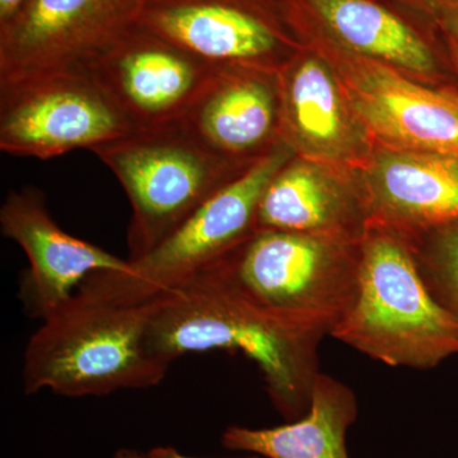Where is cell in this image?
<instances>
[{"label":"cell","mask_w":458,"mask_h":458,"mask_svg":"<svg viewBox=\"0 0 458 458\" xmlns=\"http://www.w3.org/2000/svg\"><path fill=\"white\" fill-rule=\"evenodd\" d=\"M152 302L150 345L165 361L190 352H241L260 369L283 417L298 420L309 411L321 337L262 309L216 267Z\"/></svg>","instance_id":"1"},{"label":"cell","mask_w":458,"mask_h":458,"mask_svg":"<svg viewBox=\"0 0 458 458\" xmlns=\"http://www.w3.org/2000/svg\"><path fill=\"white\" fill-rule=\"evenodd\" d=\"M152 312V301L123 304L77 291L30 337L25 394L101 397L158 386L171 364L150 345Z\"/></svg>","instance_id":"2"},{"label":"cell","mask_w":458,"mask_h":458,"mask_svg":"<svg viewBox=\"0 0 458 458\" xmlns=\"http://www.w3.org/2000/svg\"><path fill=\"white\" fill-rule=\"evenodd\" d=\"M331 336L390 367L432 369L458 354V321L428 288L408 241L372 225L357 293Z\"/></svg>","instance_id":"3"},{"label":"cell","mask_w":458,"mask_h":458,"mask_svg":"<svg viewBox=\"0 0 458 458\" xmlns=\"http://www.w3.org/2000/svg\"><path fill=\"white\" fill-rule=\"evenodd\" d=\"M348 245L346 236L256 231L214 267L262 309L324 339L357 293L361 245Z\"/></svg>","instance_id":"4"},{"label":"cell","mask_w":458,"mask_h":458,"mask_svg":"<svg viewBox=\"0 0 458 458\" xmlns=\"http://www.w3.org/2000/svg\"><path fill=\"white\" fill-rule=\"evenodd\" d=\"M92 152L131 200L128 260L150 251L245 171L234 172L233 162L208 149L181 123L135 129Z\"/></svg>","instance_id":"5"},{"label":"cell","mask_w":458,"mask_h":458,"mask_svg":"<svg viewBox=\"0 0 458 458\" xmlns=\"http://www.w3.org/2000/svg\"><path fill=\"white\" fill-rule=\"evenodd\" d=\"M291 159L279 144L219 189L176 231L131 262L125 274L95 273L80 291L123 304H144L210 269L254 236L265 189Z\"/></svg>","instance_id":"6"},{"label":"cell","mask_w":458,"mask_h":458,"mask_svg":"<svg viewBox=\"0 0 458 458\" xmlns=\"http://www.w3.org/2000/svg\"><path fill=\"white\" fill-rule=\"evenodd\" d=\"M84 68L0 77V149L50 159L134 131Z\"/></svg>","instance_id":"7"},{"label":"cell","mask_w":458,"mask_h":458,"mask_svg":"<svg viewBox=\"0 0 458 458\" xmlns=\"http://www.w3.org/2000/svg\"><path fill=\"white\" fill-rule=\"evenodd\" d=\"M135 129L180 123L219 66L137 22L83 66Z\"/></svg>","instance_id":"8"},{"label":"cell","mask_w":458,"mask_h":458,"mask_svg":"<svg viewBox=\"0 0 458 458\" xmlns=\"http://www.w3.org/2000/svg\"><path fill=\"white\" fill-rule=\"evenodd\" d=\"M135 22L216 66L262 68L289 44L283 0H140Z\"/></svg>","instance_id":"9"},{"label":"cell","mask_w":458,"mask_h":458,"mask_svg":"<svg viewBox=\"0 0 458 458\" xmlns=\"http://www.w3.org/2000/svg\"><path fill=\"white\" fill-rule=\"evenodd\" d=\"M138 0H30L0 29V77L83 68L137 20Z\"/></svg>","instance_id":"10"},{"label":"cell","mask_w":458,"mask_h":458,"mask_svg":"<svg viewBox=\"0 0 458 458\" xmlns=\"http://www.w3.org/2000/svg\"><path fill=\"white\" fill-rule=\"evenodd\" d=\"M0 228L29 259L20 297L27 313L41 321L63 309L92 274L131 270L129 260L63 231L36 189L9 192L0 209Z\"/></svg>","instance_id":"11"},{"label":"cell","mask_w":458,"mask_h":458,"mask_svg":"<svg viewBox=\"0 0 458 458\" xmlns=\"http://www.w3.org/2000/svg\"><path fill=\"white\" fill-rule=\"evenodd\" d=\"M328 49L345 60L352 106L376 138L393 149L458 158L456 96L419 86L385 63Z\"/></svg>","instance_id":"12"},{"label":"cell","mask_w":458,"mask_h":458,"mask_svg":"<svg viewBox=\"0 0 458 458\" xmlns=\"http://www.w3.org/2000/svg\"><path fill=\"white\" fill-rule=\"evenodd\" d=\"M367 209L369 225L394 234L458 222V158L388 150L369 174Z\"/></svg>","instance_id":"13"},{"label":"cell","mask_w":458,"mask_h":458,"mask_svg":"<svg viewBox=\"0 0 458 458\" xmlns=\"http://www.w3.org/2000/svg\"><path fill=\"white\" fill-rule=\"evenodd\" d=\"M293 30H315L316 42L418 73L436 65L432 47L417 27L378 0H285Z\"/></svg>","instance_id":"14"},{"label":"cell","mask_w":458,"mask_h":458,"mask_svg":"<svg viewBox=\"0 0 458 458\" xmlns=\"http://www.w3.org/2000/svg\"><path fill=\"white\" fill-rule=\"evenodd\" d=\"M252 68L219 66L181 123L216 156H252L271 140L278 99L269 78Z\"/></svg>","instance_id":"15"},{"label":"cell","mask_w":458,"mask_h":458,"mask_svg":"<svg viewBox=\"0 0 458 458\" xmlns=\"http://www.w3.org/2000/svg\"><path fill=\"white\" fill-rule=\"evenodd\" d=\"M357 414L352 388L319 372L304 417L285 426L260 429L228 427L221 442L228 450L267 458H349L346 432Z\"/></svg>","instance_id":"16"},{"label":"cell","mask_w":458,"mask_h":458,"mask_svg":"<svg viewBox=\"0 0 458 458\" xmlns=\"http://www.w3.org/2000/svg\"><path fill=\"white\" fill-rule=\"evenodd\" d=\"M345 204L335 189L306 164H286L262 194L258 231L346 236Z\"/></svg>","instance_id":"17"},{"label":"cell","mask_w":458,"mask_h":458,"mask_svg":"<svg viewBox=\"0 0 458 458\" xmlns=\"http://www.w3.org/2000/svg\"><path fill=\"white\" fill-rule=\"evenodd\" d=\"M285 101L288 123L303 143L322 150L342 144V99L324 63L309 57L295 65L286 81Z\"/></svg>","instance_id":"18"},{"label":"cell","mask_w":458,"mask_h":458,"mask_svg":"<svg viewBox=\"0 0 458 458\" xmlns=\"http://www.w3.org/2000/svg\"><path fill=\"white\" fill-rule=\"evenodd\" d=\"M415 258L428 288L458 321V222L434 229L426 256Z\"/></svg>","instance_id":"19"},{"label":"cell","mask_w":458,"mask_h":458,"mask_svg":"<svg viewBox=\"0 0 458 458\" xmlns=\"http://www.w3.org/2000/svg\"><path fill=\"white\" fill-rule=\"evenodd\" d=\"M30 0H0V29L8 25Z\"/></svg>","instance_id":"20"},{"label":"cell","mask_w":458,"mask_h":458,"mask_svg":"<svg viewBox=\"0 0 458 458\" xmlns=\"http://www.w3.org/2000/svg\"><path fill=\"white\" fill-rule=\"evenodd\" d=\"M149 458H201L189 456V454H182L177 448L171 447V445H158V447L152 448L147 451Z\"/></svg>","instance_id":"21"},{"label":"cell","mask_w":458,"mask_h":458,"mask_svg":"<svg viewBox=\"0 0 458 458\" xmlns=\"http://www.w3.org/2000/svg\"><path fill=\"white\" fill-rule=\"evenodd\" d=\"M445 31H447L448 42H450V47L452 55H454V62L458 68V26L451 25V23H445Z\"/></svg>","instance_id":"22"},{"label":"cell","mask_w":458,"mask_h":458,"mask_svg":"<svg viewBox=\"0 0 458 458\" xmlns=\"http://www.w3.org/2000/svg\"><path fill=\"white\" fill-rule=\"evenodd\" d=\"M110 458H149V454L135 448H119Z\"/></svg>","instance_id":"23"},{"label":"cell","mask_w":458,"mask_h":458,"mask_svg":"<svg viewBox=\"0 0 458 458\" xmlns=\"http://www.w3.org/2000/svg\"><path fill=\"white\" fill-rule=\"evenodd\" d=\"M448 11L447 22L458 26V0H441V4Z\"/></svg>","instance_id":"24"},{"label":"cell","mask_w":458,"mask_h":458,"mask_svg":"<svg viewBox=\"0 0 458 458\" xmlns=\"http://www.w3.org/2000/svg\"><path fill=\"white\" fill-rule=\"evenodd\" d=\"M403 2L411 3V4L419 5V7L426 9V11H434L441 4V0H403Z\"/></svg>","instance_id":"25"},{"label":"cell","mask_w":458,"mask_h":458,"mask_svg":"<svg viewBox=\"0 0 458 458\" xmlns=\"http://www.w3.org/2000/svg\"><path fill=\"white\" fill-rule=\"evenodd\" d=\"M138 2H140V0H138Z\"/></svg>","instance_id":"26"}]
</instances>
